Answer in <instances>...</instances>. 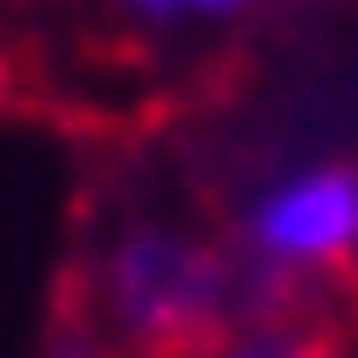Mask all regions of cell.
Instances as JSON below:
<instances>
[{"instance_id":"1","label":"cell","mask_w":358,"mask_h":358,"mask_svg":"<svg viewBox=\"0 0 358 358\" xmlns=\"http://www.w3.org/2000/svg\"><path fill=\"white\" fill-rule=\"evenodd\" d=\"M108 301L136 358H229V265L172 229H129L108 258Z\"/></svg>"},{"instance_id":"2","label":"cell","mask_w":358,"mask_h":358,"mask_svg":"<svg viewBox=\"0 0 358 358\" xmlns=\"http://www.w3.org/2000/svg\"><path fill=\"white\" fill-rule=\"evenodd\" d=\"M251 236L273 258L344 265V251H358V165H315L301 179H287L251 215Z\"/></svg>"},{"instance_id":"3","label":"cell","mask_w":358,"mask_h":358,"mask_svg":"<svg viewBox=\"0 0 358 358\" xmlns=\"http://www.w3.org/2000/svg\"><path fill=\"white\" fill-rule=\"evenodd\" d=\"M136 8H151V15H236L251 0H136Z\"/></svg>"},{"instance_id":"4","label":"cell","mask_w":358,"mask_h":358,"mask_svg":"<svg viewBox=\"0 0 358 358\" xmlns=\"http://www.w3.org/2000/svg\"><path fill=\"white\" fill-rule=\"evenodd\" d=\"M65 358H72V351H65Z\"/></svg>"}]
</instances>
